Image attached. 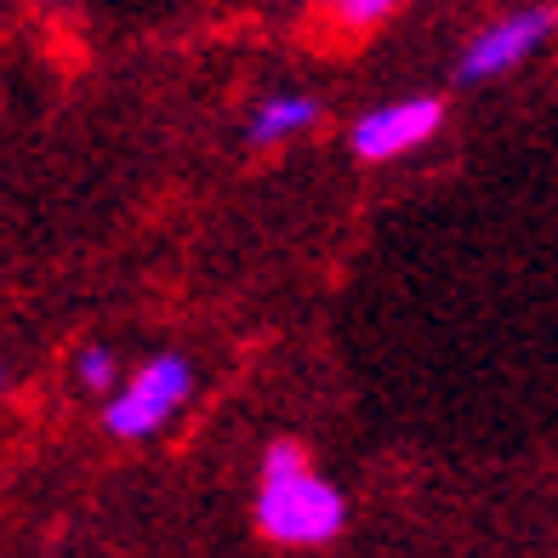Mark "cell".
I'll return each mask as SVG.
<instances>
[{"mask_svg":"<svg viewBox=\"0 0 558 558\" xmlns=\"http://www.w3.org/2000/svg\"><path fill=\"white\" fill-rule=\"evenodd\" d=\"M553 29H558V12H553V7H524V12L496 17L490 29H478V35L462 46V58H456V81L478 86V81H496V74L519 69L524 58L542 52Z\"/></svg>","mask_w":558,"mask_h":558,"instance_id":"3957f363","label":"cell"},{"mask_svg":"<svg viewBox=\"0 0 558 558\" xmlns=\"http://www.w3.org/2000/svg\"><path fill=\"white\" fill-rule=\"evenodd\" d=\"M348 524V496L325 473H286L257 485V530L274 547H325Z\"/></svg>","mask_w":558,"mask_h":558,"instance_id":"6da1fadb","label":"cell"},{"mask_svg":"<svg viewBox=\"0 0 558 558\" xmlns=\"http://www.w3.org/2000/svg\"><path fill=\"white\" fill-rule=\"evenodd\" d=\"M331 17L342 29H376L383 17H393V0H342V7H331Z\"/></svg>","mask_w":558,"mask_h":558,"instance_id":"ba28073f","label":"cell"},{"mask_svg":"<svg viewBox=\"0 0 558 558\" xmlns=\"http://www.w3.org/2000/svg\"><path fill=\"white\" fill-rule=\"evenodd\" d=\"M189 393H194V365L183 360V353H155V360H143L132 376H125L120 393H109L104 427L114 439H148L183 411Z\"/></svg>","mask_w":558,"mask_h":558,"instance_id":"7a4b0ae2","label":"cell"},{"mask_svg":"<svg viewBox=\"0 0 558 558\" xmlns=\"http://www.w3.org/2000/svg\"><path fill=\"white\" fill-rule=\"evenodd\" d=\"M314 120H319V104H314L308 92H274V97H263V104L251 109V120H245V143H251V148L291 143V137L308 132Z\"/></svg>","mask_w":558,"mask_h":558,"instance_id":"5b68a950","label":"cell"},{"mask_svg":"<svg viewBox=\"0 0 558 558\" xmlns=\"http://www.w3.org/2000/svg\"><path fill=\"white\" fill-rule=\"evenodd\" d=\"M0 393H7V365H0Z\"/></svg>","mask_w":558,"mask_h":558,"instance_id":"9c48e42d","label":"cell"},{"mask_svg":"<svg viewBox=\"0 0 558 558\" xmlns=\"http://www.w3.org/2000/svg\"><path fill=\"white\" fill-rule=\"evenodd\" d=\"M314 468V456L302 439H274L263 450V478H286V473H308Z\"/></svg>","mask_w":558,"mask_h":558,"instance_id":"52a82bcc","label":"cell"},{"mask_svg":"<svg viewBox=\"0 0 558 558\" xmlns=\"http://www.w3.org/2000/svg\"><path fill=\"white\" fill-rule=\"evenodd\" d=\"M439 125H445V97H434V92L393 97V104H383V109H371V114L353 120L348 148H353L360 160L383 166V160H399V155H411V148L434 143Z\"/></svg>","mask_w":558,"mask_h":558,"instance_id":"277c9868","label":"cell"},{"mask_svg":"<svg viewBox=\"0 0 558 558\" xmlns=\"http://www.w3.org/2000/svg\"><path fill=\"white\" fill-rule=\"evenodd\" d=\"M74 383H81L86 393H120V360H114V348H104V342H92V348H81L74 353Z\"/></svg>","mask_w":558,"mask_h":558,"instance_id":"8992f818","label":"cell"}]
</instances>
